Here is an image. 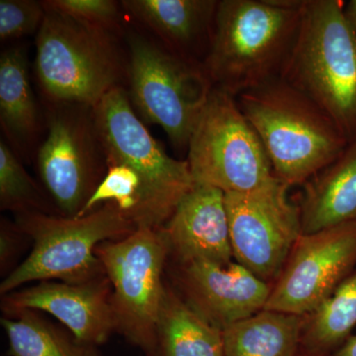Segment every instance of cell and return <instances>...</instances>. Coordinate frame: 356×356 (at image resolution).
I'll list each match as a JSON object with an SVG mask.
<instances>
[{"label": "cell", "instance_id": "cell-1", "mask_svg": "<svg viewBox=\"0 0 356 356\" xmlns=\"http://www.w3.org/2000/svg\"><path fill=\"white\" fill-rule=\"evenodd\" d=\"M303 0H220L203 67L235 96L280 79L301 23Z\"/></svg>", "mask_w": 356, "mask_h": 356}, {"label": "cell", "instance_id": "cell-2", "mask_svg": "<svg viewBox=\"0 0 356 356\" xmlns=\"http://www.w3.org/2000/svg\"><path fill=\"white\" fill-rule=\"evenodd\" d=\"M236 99L266 149L274 177L289 187L305 184L348 147L331 116L284 79L250 89Z\"/></svg>", "mask_w": 356, "mask_h": 356}, {"label": "cell", "instance_id": "cell-3", "mask_svg": "<svg viewBox=\"0 0 356 356\" xmlns=\"http://www.w3.org/2000/svg\"><path fill=\"white\" fill-rule=\"evenodd\" d=\"M341 0H303L296 43L280 79L331 116L348 143L356 138V38Z\"/></svg>", "mask_w": 356, "mask_h": 356}, {"label": "cell", "instance_id": "cell-4", "mask_svg": "<svg viewBox=\"0 0 356 356\" xmlns=\"http://www.w3.org/2000/svg\"><path fill=\"white\" fill-rule=\"evenodd\" d=\"M116 35L46 11L36 35L34 70L50 106L93 107L127 81V55Z\"/></svg>", "mask_w": 356, "mask_h": 356}, {"label": "cell", "instance_id": "cell-5", "mask_svg": "<svg viewBox=\"0 0 356 356\" xmlns=\"http://www.w3.org/2000/svg\"><path fill=\"white\" fill-rule=\"evenodd\" d=\"M15 222L32 243V250L2 280L1 296L34 281L83 283L106 275L96 248L137 229L112 203L83 217L19 213L15 214Z\"/></svg>", "mask_w": 356, "mask_h": 356}, {"label": "cell", "instance_id": "cell-6", "mask_svg": "<svg viewBox=\"0 0 356 356\" xmlns=\"http://www.w3.org/2000/svg\"><path fill=\"white\" fill-rule=\"evenodd\" d=\"M106 165L137 173L143 194L137 228L161 229L195 182L187 161L168 156L136 113L125 86H118L92 108Z\"/></svg>", "mask_w": 356, "mask_h": 356}, {"label": "cell", "instance_id": "cell-7", "mask_svg": "<svg viewBox=\"0 0 356 356\" xmlns=\"http://www.w3.org/2000/svg\"><path fill=\"white\" fill-rule=\"evenodd\" d=\"M127 92L136 113L163 128L172 147L187 151L213 84L203 65L128 30Z\"/></svg>", "mask_w": 356, "mask_h": 356}, {"label": "cell", "instance_id": "cell-8", "mask_svg": "<svg viewBox=\"0 0 356 356\" xmlns=\"http://www.w3.org/2000/svg\"><path fill=\"white\" fill-rule=\"evenodd\" d=\"M95 254L111 284L115 331L146 353L153 343L165 295L170 248L161 229L140 227Z\"/></svg>", "mask_w": 356, "mask_h": 356}, {"label": "cell", "instance_id": "cell-9", "mask_svg": "<svg viewBox=\"0 0 356 356\" xmlns=\"http://www.w3.org/2000/svg\"><path fill=\"white\" fill-rule=\"evenodd\" d=\"M194 182L224 193L247 192L274 177L259 135L235 96L213 88L189 140Z\"/></svg>", "mask_w": 356, "mask_h": 356}, {"label": "cell", "instance_id": "cell-10", "mask_svg": "<svg viewBox=\"0 0 356 356\" xmlns=\"http://www.w3.org/2000/svg\"><path fill=\"white\" fill-rule=\"evenodd\" d=\"M47 126L46 139L37 151V170L60 216L76 218L107 172L92 108L54 105Z\"/></svg>", "mask_w": 356, "mask_h": 356}, {"label": "cell", "instance_id": "cell-11", "mask_svg": "<svg viewBox=\"0 0 356 356\" xmlns=\"http://www.w3.org/2000/svg\"><path fill=\"white\" fill-rule=\"evenodd\" d=\"M290 187L273 177L247 192L225 193L234 259L273 285L302 235L301 211Z\"/></svg>", "mask_w": 356, "mask_h": 356}, {"label": "cell", "instance_id": "cell-12", "mask_svg": "<svg viewBox=\"0 0 356 356\" xmlns=\"http://www.w3.org/2000/svg\"><path fill=\"white\" fill-rule=\"evenodd\" d=\"M356 266V222L302 234L274 282L264 310L310 316Z\"/></svg>", "mask_w": 356, "mask_h": 356}, {"label": "cell", "instance_id": "cell-13", "mask_svg": "<svg viewBox=\"0 0 356 356\" xmlns=\"http://www.w3.org/2000/svg\"><path fill=\"white\" fill-rule=\"evenodd\" d=\"M172 264L170 284L191 308L224 331L266 308L273 285L236 261Z\"/></svg>", "mask_w": 356, "mask_h": 356}, {"label": "cell", "instance_id": "cell-14", "mask_svg": "<svg viewBox=\"0 0 356 356\" xmlns=\"http://www.w3.org/2000/svg\"><path fill=\"white\" fill-rule=\"evenodd\" d=\"M1 308L6 316L26 310L50 314L79 341L95 346L116 332L107 275L83 283L42 281L2 296Z\"/></svg>", "mask_w": 356, "mask_h": 356}, {"label": "cell", "instance_id": "cell-15", "mask_svg": "<svg viewBox=\"0 0 356 356\" xmlns=\"http://www.w3.org/2000/svg\"><path fill=\"white\" fill-rule=\"evenodd\" d=\"M161 229L170 248L168 261H233L225 193L220 189L195 184Z\"/></svg>", "mask_w": 356, "mask_h": 356}, {"label": "cell", "instance_id": "cell-16", "mask_svg": "<svg viewBox=\"0 0 356 356\" xmlns=\"http://www.w3.org/2000/svg\"><path fill=\"white\" fill-rule=\"evenodd\" d=\"M216 0H124L122 8L168 50L203 65L209 51Z\"/></svg>", "mask_w": 356, "mask_h": 356}, {"label": "cell", "instance_id": "cell-17", "mask_svg": "<svg viewBox=\"0 0 356 356\" xmlns=\"http://www.w3.org/2000/svg\"><path fill=\"white\" fill-rule=\"evenodd\" d=\"M303 186L299 206L302 234L356 222V138Z\"/></svg>", "mask_w": 356, "mask_h": 356}, {"label": "cell", "instance_id": "cell-18", "mask_svg": "<svg viewBox=\"0 0 356 356\" xmlns=\"http://www.w3.org/2000/svg\"><path fill=\"white\" fill-rule=\"evenodd\" d=\"M0 122L14 153L30 159L39 137L40 116L25 46L10 47L0 56Z\"/></svg>", "mask_w": 356, "mask_h": 356}, {"label": "cell", "instance_id": "cell-19", "mask_svg": "<svg viewBox=\"0 0 356 356\" xmlns=\"http://www.w3.org/2000/svg\"><path fill=\"white\" fill-rule=\"evenodd\" d=\"M144 355L225 356L222 331L199 315L166 281L153 343Z\"/></svg>", "mask_w": 356, "mask_h": 356}, {"label": "cell", "instance_id": "cell-20", "mask_svg": "<svg viewBox=\"0 0 356 356\" xmlns=\"http://www.w3.org/2000/svg\"><path fill=\"white\" fill-rule=\"evenodd\" d=\"M306 317L262 310L222 331L225 356H297Z\"/></svg>", "mask_w": 356, "mask_h": 356}, {"label": "cell", "instance_id": "cell-21", "mask_svg": "<svg viewBox=\"0 0 356 356\" xmlns=\"http://www.w3.org/2000/svg\"><path fill=\"white\" fill-rule=\"evenodd\" d=\"M10 356H102L97 346L79 341L67 329L44 320L35 311L1 318Z\"/></svg>", "mask_w": 356, "mask_h": 356}, {"label": "cell", "instance_id": "cell-22", "mask_svg": "<svg viewBox=\"0 0 356 356\" xmlns=\"http://www.w3.org/2000/svg\"><path fill=\"white\" fill-rule=\"evenodd\" d=\"M356 325V271L317 310L307 316L301 348L331 355L350 337Z\"/></svg>", "mask_w": 356, "mask_h": 356}, {"label": "cell", "instance_id": "cell-23", "mask_svg": "<svg viewBox=\"0 0 356 356\" xmlns=\"http://www.w3.org/2000/svg\"><path fill=\"white\" fill-rule=\"evenodd\" d=\"M0 208L15 214L26 212L60 215L44 189L26 172L6 140H0Z\"/></svg>", "mask_w": 356, "mask_h": 356}, {"label": "cell", "instance_id": "cell-24", "mask_svg": "<svg viewBox=\"0 0 356 356\" xmlns=\"http://www.w3.org/2000/svg\"><path fill=\"white\" fill-rule=\"evenodd\" d=\"M42 3L46 11L62 14L116 36L123 34L122 6L113 0H46Z\"/></svg>", "mask_w": 356, "mask_h": 356}, {"label": "cell", "instance_id": "cell-25", "mask_svg": "<svg viewBox=\"0 0 356 356\" xmlns=\"http://www.w3.org/2000/svg\"><path fill=\"white\" fill-rule=\"evenodd\" d=\"M46 15L42 1L1 0L0 1V40L13 41L38 33Z\"/></svg>", "mask_w": 356, "mask_h": 356}, {"label": "cell", "instance_id": "cell-26", "mask_svg": "<svg viewBox=\"0 0 356 356\" xmlns=\"http://www.w3.org/2000/svg\"><path fill=\"white\" fill-rule=\"evenodd\" d=\"M24 232L17 226L11 224L7 220H1L0 227V266L1 273L9 270L11 264L15 261L16 255L19 252L22 238L25 236Z\"/></svg>", "mask_w": 356, "mask_h": 356}, {"label": "cell", "instance_id": "cell-27", "mask_svg": "<svg viewBox=\"0 0 356 356\" xmlns=\"http://www.w3.org/2000/svg\"><path fill=\"white\" fill-rule=\"evenodd\" d=\"M343 14L346 22L356 38V0H350L346 6L344 4Z\"/></svg>", "mask_w": 356, "mask_h": 356}, {"label": "cell", "instance_id": "cell-28", "mask_svg": "<svg viewBox=\"0 0 356 356\" xmlns=\"http://www.w3.org/2000/svg\"><path fill=\"white\" fill-rule=\"evenodd\" d=\"M332 356H356V336L350 337Z\"/></svg>", "mask_w": 356, "mask_h": 356}, {"label": "cell", "instance_id": "cell-29", "mask_svg": "<svg viewBox=\"0 0 356 356\" xmlns=\"http://www.w3.org/2000/svg\"><path fill=\"white\" fill-rule=\"evenodd\" d=\"M297 356H332V355H323V353H313V351H309L304 350L301 348L299 351V355Z\"/></svg>", "mask_w": 356, "mask_h": 356}]
</instances>
